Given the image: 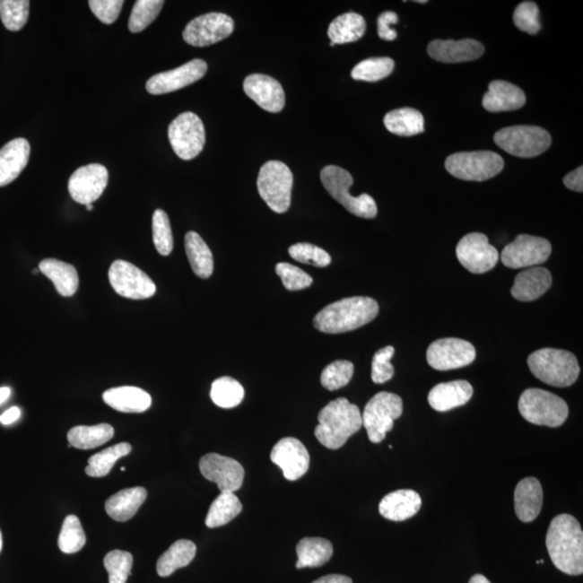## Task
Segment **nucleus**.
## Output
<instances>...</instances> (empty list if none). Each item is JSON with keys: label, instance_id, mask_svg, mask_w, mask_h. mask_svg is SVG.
Listing matches in <instances>:
<instances>
[{"label": "nucleus", "instance_id": "1", "mask_svg": "<svg viewBox=\"0 0 583 583\" xmlns=\"http://www.w3.org/2000/svg\"><path fill=\"white\" fill-rule=\"evenodd\" d=\"M551 561L567 575L583 572V533L579 522L570 514H560L551 522L545 539Z\"/></svg>", "mask_w": 583, "mask_h": 583}, {"label": "nucleus", "instance_id": "2", "mask_svg": "<svg viewBox=\"0 0 583 583\" xmlns=\"http://www.w3.org/2000/svg\"><path fill=\"white\" fill-rule=\"evenodd\" d=\"M379 312L378 301L363 296L343 299L318 312L314 326L326 334H341L357 330L372 322Z\"/></svg>", "mask_w": 583, "mask_h": 583}, {"label": "nucleus", "instance_id": "3", "mask_svg": "<svg viewBox=\"0 0 583 583\" xmlns=\"http://www.w3.org/2000/svg\"><path fill=\"white\" fill-rule=\"evenodd\" d=\"M318 421L319 425L315 429V436L323 447L330 449L343 448L362 427L361 412L346 397L328 403L320 411Z\"/></svg>", "mask_w": 583, "mask_h": 583}, {"label": "nucleus", "instance_id": "4", "mask_svg": "<svg viewBox=\"0 0 583 583\" xmlns=\"http://www.w3.org/2000/svg\"><path fill=\"white\" fill-rule=\"evenodd\" d=\"M527 364L535 378L559 388L575 384L580 374L575 354L566 350L539 349L528 357Z\"/></svg>", "mask_w": 583, "mask_h": 583}, {"label": "nucleus", "instance_id": "5", "mask_svg": "<svg viewBox=\"0 0 583 583\" xmlns=\"http://www.w3.org/2000/svg\"><path fill=\"white\" fill-rule=\"evenodd\" d=\"M518 411L533 425L556 428L569 417V405L561 397L538 388L525 390L518 400Z\"/></svg>", "mask_w": 583, "mask_h": 583}, {"label": "nucleus", "instance_id": "6", "mask_svg": "<svg viewBox=\"0 0 583 583\" xmlns=\"http://www.w3.org/2000/svg\"><path fill=\"white\" fill-rule=\"evenodd\" d=\"M321 182L326 192L350 213L362 219H374L378 215V205L370 195L363 194L359 197L350 195L349 189L352 187L353 178L346 170L327 166L321 171Z\"/></svg>", "mask_w": 583, "mask_h": 583}, {"label": "nucleus", "instance_id": "7", "mask_svg": "<svg viewBox=\"0 0 583 583\" xmlns=\"http://www.w3.org/2000/svg\"><path fill=\"white\" fill-rule=\"evenodd\" d=\"M293 188V174L285 163L272 161L264 164L257 178L262 199L275 213L289 210Z\"/></svg>", "mask_w": 583, "mask_h": 583}, {"label": "nucleus", "instance_id": "8", "mask_svg": "<svg viewBox=\"0 0 583 583\" xmlns=\"http://www.w3.org/2000/svg\"><path fill=\"white\" fill-rule=\"evenodd\" d=\"M505 162L494 152H457L448 157L445 168L453 177L464 181L483 182L502 171Z\"/></svg>", "mask_w": 583, "mask_h": 583}, {"label": "nucleus", "instance_id": "9", "mask_svg": "<svg viewBox=\"0 0 583 583\" xmlns=\"http://www.w3.org/2000/svg\"><path fill=\"white\" fill-rule=\"evenodd\" d=\"M497 146L510 155L534 158L542 155L553 143L548 131L535 126H514L496 132Z\"/></svg>", "mask_w": 583, "mask_h": 583}, {"label": "nucleus", "instance_id": "10", "mask_svg": "<svg viewBox=\"0 0 583 583\" xmlns=\"http://www.w3.org/2000/svg\"><path fill=\"white\" fill-rule=\"evenodd\" d=\"M402 413L403 401L399 396L385 391L375 395L368 402L362 414V426L367 429L370 441L383 442Z\"/></svg>", "mask_w": 583, "mask_h": 583}, {"label": "nucleus", "instance_id": "11", "mask_svg": "<svg viewBox=\"0 0 583 583\" xmlns=\"http://www.w3.org/2000/svg\"><path fill=\"white\" fill-rule=\"evenodd\" d=\"M168 135L174 152L183 161L197 157L205 144L204 123L192 111L178 116L169 126Z\"/></svg>", "mask_w": 583, "mask_h": 583}, {"label": "nucleus", "instance_id": "12", "mask_svg": "<svg viewBox=\"0 0 583 583\" xmlns=\"http://www.w3.org/2000/svg\"><path fill=\"white\" fill-rule=\"evenodd\" d=\"M109 278L116 293L126 299L146 300L156 293L155 283L143 270L121 259L111 264Z\"/></svg>", "mask_w": 583, "mask_h": 583}, {"label": "nucleus", "instance_id": "13", "mask_svg": "<svg viewBox=\"0 0 583 583\" xmlns=\"http://www.w3.org/2000/svg\"><path fill=\"white\" fill-rule=\"evenodd\" d=\"M235 22L225 13H211L190 21L183 31V39L194 47L217 44L232 34Z\"/></svg>", "mask_w": 583, "mask_h": 583}, {"label": "nucleus", "instance_id": "14", "mask_svg": "<svg viewBox=\"0 0 583 583\" xmlns=\"http://www.w3.org/2000/svg\"><path fill=\"white\" fill-rule=\"evenodd\" d=\"M456 256L470 273L480 274L490 272L500 261V253L490 245L484 233L473 232L458 242Z\"/></svg>", "mask_w": 583, "mask_h": 583}, {"label": "nucleus", "instance_id": "15", "mask_svg": "<svg viewBox=\"0 0 583 583\" xmlns=\"http://www.w3.org/2000/svg\"><path fill=\"white\" fill-rule=\"evenodd\" d=\"M476 358L473 344L459 338H442L433 342L427 350V361L437 370L468 367Z\"/></svg>", "mask_w": 583, "mask_h": 583}, {"label": "nucleus", "instance_id": "16", "mask_svg": "<svg viewBox=\"0 0 583 583\" xmlns=\"http://www.w3.org/2000/svg\"><path fill=\"white\" fill-rule=\"evenodd\" d=\"M553 251L551 243L544 238L519 235L501 252V262L508 268L519 269L544 264Z\"/></svg>", "mask_w": 583, "mask_h": 583}, {"label": "nucleus", "instance_id": "17", "mask_svg": "<svg viewBox=\"0 0 583 583\" xmlns=\"http://www.w3.org/2000/svg\"><path fill=\"white\" fill-rule=\"evenodd\" d=\"M199 469L206 480L219 486L221 492L240 490L245 480V469L240 463L226 456L211 453L200 459Z\"/></svg>", "mask_w": 583, "mask_h": 583}, {"label": "nucleus", "instance_id": "18", "mask_svg": "<svg viewBox=\"0 0 583 583\" xmlns=\"http://www.w3.org/2000/svg\"><path fill=\"white\" fill-rule=\"evenodd\" d=\"M109 184V171L102 164L91 163L76 170L68 181V192L77 204H92Z\"/></svg>", "mask_w": 583, "mask_h": 583}, {"label": "nucleus", "instance_id": "19", "mask_svg": "<svg viewBox=\"0 0 583 583\" xmlns=\"http://www.w3.org/2000/svg\"><path fill=\"white\" fill-rule=\"evenodd\" d=\"M206 71H208V65L201 58H195L175 70L159 73L148 79L147 92L161 95L178 91L179 89L188 87L200 81L204 77Z\"/></svg>", "mask_w": 583, "mask_h": 583}, {"label": "nucleus", "instance_id": "20", "mask_svg": "<svg viewBox=\"0 0 583 583\" xmlns=\"http://www.w3.org/2000/svg\"><path fill=\"white\" fill-rule=\"evenodd\" d=\"M274 465L283 471L288 481H298L309 469L310 456L305 445L295 438H284L274 445L270 454Z\"/></svg>", "mask_w": 583, "mask_h": 583}, {"label": "nucleus", "instance_id": "21", "mask_svg": "<svg viewBox=\"0 0 583 583\" xmlns=\"http://www.w3.org/2000/svg\"><path fill=\"white\" fill-rule=\"evenodd\" d=\"M243 90L259 108L269 113H279L284 109V90L273 77L263 74H253L245 79Z\"/></svg>", "mask_w": 583, "mask_h": 583}, {"label": "nucleus", "instance_id": "22", "mask_svg": "<svg viewBox=\"0 0 583 583\" xmlns=\"http://www.w3.org/2000/svg\"><path fill=\"white\" fill-rule=\"evenodd\" d=\"M485 51V48L478 40L463 39L455 41L433 40L428 45V53L433 60L441 63H463L478 60Z\"/></svg>", "mask_w": 583, "mask_h": 583}, {"label": "nucleus", "instance_id": "23", "mask_svg": "<svg viewBox=\"0 0 583 583\" xmlns=\"http://www.w3.org/2000/svg\"><path fill=\"white\" fill-rule=\"evenodd\" d=\"M30 155V143L23 137L10 141L0 150V187L18 178L28 166Z\"/></svg>", "mask_w": 583, "mask_h": 583}, {"label": "nucleus", "instance_id": "24", "mask_svg": "<svg viewBox=\"0 0 583 583\" xmlns=\"http://www.w3.org/2000/svg\"><path fill=\"white\" fill-rule=\"evenodd\" d=\"M474 396V388L466 380H454L434 386L429 392V405L438 412H448L466 405Z\"/></svg>", "mask_w": 583, "mask_h": 583}, {"label": "nucleus", "instance_id": "25", "mask_svg": "<svg viewBox=\"0 0 583 583\" xmlns=\"http://www.w3.org/2000/svg\"><path fill=\"white\" fill-rule=\"evenodd\" d=\"M544 492L536 478L519 481L514 492V507L518 519L524 523L533 522L542 512Z\"/></svg>", "mask_w": 583, "mask_h": 583}, {"label": "nucleus", "instance_id": "26", "mask_svg": "<svg viewBox=\"0 0 583 583\" xmlns=\"http://www.w3.org/2000/svg\"><path fill=\"white\" fill-rule=\"evenodd\" d=\"M553 285V275L544 267H532L519 273L511 289L514 299L519 301L536 300Z\"/></svg>", "mask_w": 583, "mask_h": 583}, {"label": "nucleus", "instance_id": "27", "mask_svg": "<svg viewBox=\"0 0 583 583\" xmlns=\"http://www.w3.org/2000/svg\"><path fill=\"white\" fill-rule=\"evenodd\" d=\"M526 103V97L522 89L505 81H494L490 83L482 100V105L491 113L510 111L522 109Z\"/></svg>", "mask_w": 583, "mask_h": 583}, {"label": "nucleus", "instance_id": "28", "mask_svg": "<svg viewBox=\"0 0 583 583\" xmlns=\"http://www.w3.org/2000/svg\"><path fill=\"white\" fill-rule=\"evenodd\" d=\"M422 497L412 490H399L386 495L379 503V513L389 521L402 522L421 510Z\"/></svg>", "mask_w": 583, "mask_h": 583}, {"label": "nucleus", "instance_id": "29", "mask_svg": "<svg viewBox=\"0 0 583 583\" xmlns=\"http://www.w3.org/2000/svg\"><path fill=\"white\" fill-rule=\"evenodd\" d=\"M103 400L111 408L121 413H144L152 406V396L137 387H117L105 391Z\"/></svg>", "mask_w": 583, "mask_h": 583}, {"label": "nucleus", "instance_id": "30", "mask_svg": "<svg viewBox=\"0 0 583 583\" xmlns=\"http://www.w3.org/2000/svg\"><path fill=\"white\" fill-rule=\"evenodd\" d=\"M147 491L144 487H132L117 492L105 503V510L117 522L129 521L145 502Z\"/></svg>", "mask_w": 583, "mask_h": 583}, {"label": "nucleus", "instance_id": "31", "mask_svg": "<svg viewBox=\"0 0 583 583\" xmlns=\"http://www.w3.org/2000/svg\"><path fill=\"white\" fill-rule=\"evenodd\" d=\"M39 270L52 281L58 294L65 298H71L76 294L79 277L73 265L55 258H47L39 264Z\"/></svg>", "mask_w": 583, "mask_h": 583}, {"label": "nucleus", "instance_id": "32", "mask_svg": "<svg viewBox=\"0 0 583 583\" xmlns=\"http://www.w3.org/2000/svg\"><path fill=\"white\" fill-rule=\"evenodd\" d=\"M185 251L195 274L203 279L210 278L214 269L213 256L199 233L195 231L187 233Z\"/></svg>", "mask_w": 583, "mask_h": 583}, {"label": "nucleus", "instance_id": "33", "mask_svg": "<svg viewBox=\"0 0 583 583\" xmlns=\"http://www.w3.org/2000/svg\"><path fill=\"white\" fill-rule=\"evenodd\" d=\"M367 30L362 15L348 13L339 15L328 26L327 35L334 45L349 44L361 39Z\"/></svg>", "mask_w": 583, "mask_h": 583}, {"label": "nucleus", "instance_id": "34", "mask_svg": "<svg viewBox=\"0 0 583 583\" xmlns=\"http://www.w3.org/2000/svg\"><path fill=\"white\" fill-rule=\"evenodd\" d=\"M197 547L190 540H178L157 561V572L161 577H169L175 570L187 567L195 559Z\"/></svg>", "mask_w": 583, "mask_h": 583}, {"label": "nucleus", "instance_id": "35", "mask_svg": "<svg viewBox=\"0 0 583 583\" xmlns=\"http://www.w3.org/2000/svg\"><path fill=\"white\" fill-rule=\"evenodd\" d=\"M384 124L391 134L400 136H413L425 131V119L421 111L405 108L390 111L384 118Z\"/></svg>", "mask_w": 583, "mask_h": 583}, {"label": "nucleus", "instance_id": "36", "mask_svg": "<svg viewBox=\"0 0 583 583\" xmlns=\"http://www.w3.org/2000/svg\"><path fill=\"white\" fill-rule=\"evenodd\" d=\"M299 561L296 569H314L327 563L333 555V545L328 540L319 537L301 539L296 547Z\"/></svg>", "mask_w": 583, "mask_h": 583}, {"label": "nucleus", "instance_id": "37", "mask_svg": "<svg viewBox=\"0 0 583 583\" xmlns=\"http://www.w3.org/2000/svg\"><path fill=\"white\" fill-rule=\"evenodd\" d=\"M114 428L109 423L97 426H77L67 433V439L72 448L78 449H93L108 443L114 437Z\"/></svg>", "mask_w": 583, "mask_h": 583}, {"label": "nucleus", "instance_id": "38", "mask_svg": "<svg viewBox=\"0 0 583 583\" xmlns=\"http://www.w3.org/2000/svg\"><path fill=\"white\" fill-rule=\"evenodd\" d=\"M242 512V503L233 492H221L209 509L205 518V525L209 528L224 526L239 516Z\"/></svg>", "mask_w": 583, "mask_h": 583}, {"label": "nucleus", "instance_id": "39", "mask_svg": "<svg viewBox=\"0 0 583 583\" xmlns=\"http://www.w3.org/2000/svg\"><path fill=\"white\" fill-rule=\"evenodd\" d=\"M131 450L129 443H119L91 456L88 461L86 474L91 478H103L110 473L117 460L126 457Z\"/></svg>", "mask_w": 583, "mask_h": 583}, {"label": "nucleus", "instance_id": "40", "mask_svg": "<svg viewBox=\"0 0 583 583\" xmlns=\"http://www.w3.org/2000/svg\"><path fill=\"white\" fill-rule=\"evenodd\" d=\"M245 397V389L236 379L221 378L212 384L211 399L217 406L232 408L240 405Z\"/></svg>", "mask_w": 583, "mask_h": 583}, {"label": "nucleus", "instance_id": "41", "mask_svg": "<svg viewBox=\"0 0 583 583\" xmlns=\"http://www.w3.org/2000/svg\"><path fill=\"white\" fill-rule=\"evenodd\" d=\"M395 62L389 57H373L360 62L352 72L354 81L375 83L394 72Z\"/></svg>", "mask_w": 583, "mask_h": 583}, {"label": "nucleus", "instance_id": "42", "mask_svg": "<svg viewBox=\"0 0 583 583\" xmlns=\"http://www.w3.org/2000/svg\"><path fill=\"white\" fill-rule=\"evenodd\" d=\"M57 544L62 553L66 554L77 553L84 547L86 535H84L83 525L76 516L65 518Z\"/></svg>", "mask_w": 583, "mask_h": 583}, {"label": "nucleus", "instance_id": "43", "mask_svg": "<svg viewBox=\"0 0 583 583\" xmlns=\"http://www.w3.org/2000/svg\"><path fill=\"white\" fill-rule=\"evenodd\" d=\"M163 4L162 0H137L128 23L131 33H141L147 29L161 13Z\"/></svg>", "mask_w": 583, "mask_h": 583}, {"label": "nucleus", "instance_id": "44", "mask_svg": "<svg viewBox=\"0 0 583 583\" xmlns=\"http://www.w3.org/2000/svg\"><path fill=\"white\" fill-rule=\"evenodd\" d=\"M28 0H0V19L8 30L18 31L24 28L30 15Z\"/></svg>", "mask_w": 583, "mask_h": 583}, {"label": "nucleus", "instance_id": "45", "mask_svg": "<svg viewBox=\"0 0 583 583\" xmlns=\"http://www.w3.org/2000/svg\"><path fill=\"white\" fill-rule=\"evenodd\" d=\"M134 556L126 551L114 550L106 554L104 566L109 572V583H126L131 576Z\"/></svg>", "mask_w": 583, "mask_h": 583}, {"label": "nucleus", "instance_id": "46", "mask_svg": "<svg viewBox=\"0 0 583 583\" xmlns=\"http://www.w3.org/2000/svg\"><path fill=\"white\" fill-rule=\"evenodd\" d=\"M354 373L353 364L347 360L328 364L321 374V384L326 389L334 391L347 386L352 379Z\"/></svg>", "mask_w": 583, "mask_h": 583}, {"label": "nucleus", "instance_id": "47", "mask_svg": "<svg viewBox=\"0 0 583 583\" xmlns=\"http://www.w3.org/2000/svg\"><path fill=\"white\" fill-rule=\"evenodd\" d=\"M152 239L157 251L162 257H168L173 250V235L169 216L163 210L158 209L152 215Z\"/></svg>", "mask_w": 583, "mask_h": 583}, {"label": "nucleus", "instance_id": "48", "mask_svg": "<svg viewBox=\"0 0 583 583\" xmlns=\"http://www.w3.org/2000/svg\"><path fill=\"white\" fill-rule=\"evenodd\" d=\"M289 253L295 261L316 267H326L332 262L330 254L310 243H296L289 248Z\"/></svg>", "mask_w": 583, "mask_h": 583}, {"label": "nucleus", "instance_id": "49", "mask_svg": "<svg viewBox=\"0 0 583 583\" xmlns=\"http://www.w3.org/2000/svg\"><path fill=\"white\" fill-rule=\"evenodd\" d=\"M514 24L524 33L535 35L542 30L539 21V8L533 2H524L518 4L513 14Z\"/></svg>", "mask_w": 583, "mask_h": 583}, {"label": "nucleus", "instance_id": "50", "mask_svg": "<svg viewBox=\"0 0 583 583\" xmlns=\"http://www.w3.org/2000/svg\"><path fill=\"white\" fill-rule=\"evenodd\" d=\"M275 273L283 280V286L288 291H300L314 283L310 275L299 267L289 263H279L275 266Z\"/></svg>", "mask_w": 583, "mask_h": 583}, {"label": "nucleus", "instance_id": "51", "mask_svg": "<svg viewBox=\"0 0 583 583\" xmlns=\"http://www.w3.org/2000/svg\"><path fill=\"white\" fill-rule=\"evenodd\" d=\"M395 348L387 346L374 354L372 362V379L375 384H385L395 375L394 365L390 360L395 356Z\"/></svg>", "mask_w": 583, "mask_h": 583}, {"label": "nucleus", "instance_id": "52", "mask_svg": "<svg viewBox=\"0 0 583 583\" xmlns=\"http://www.w3.org/2000/svg\"><path fill=\"white\" fill-rule=\"evenodd\" d=\"M124 0H90L89 7L100 22L113 24L118 19Z\"/></svg>", "mask_w": 583, "mask_h": 583}, {"label": "nucleus", "instance_id": "53", "mask_svg": "<svg viewBox=\"0 0 583 583\" xmlns=\"http://www.w3.org/2000/svg\"><path fill=\"white\" fill-rule=\"evenodd\" d=\"M399 17L394 12H386L379 15L378 20L379 36L387 41L395 40L397 37L396 31L391 29L392 24H396Z\"/></svg>", "mask_w": 583, "mask_h": 583}, {"label": "nucleus", "instance_id": "54", "mask_svg": "<svg viewBox=\"0 0 583 583\" xmlns=\"http://www.w3.org/2000/svg\"><path fill=\"white\" fill-rule=\"evenodd\" d=\"M565 187L577 193L583 192V168L579 167L566 175L564 178Z\"/></svg>", "mask_w": 583, "mask_h": 583}, {"label": "nucleus", "instance_id": "55", "mask_svg": "<svg viewBox=\"0 0 583 583\" xmlns=\"http://www.w3.org/2000/svg\"><path fill=\"white\" fill-rule=\"evenodd\" d=\"M21 416V410L19 407L9 408L7 412H4L3 415H0V422L3 425H10L14 422H17Z\"/></svg>", "mask_w": 583, "mask_h": 583}, {"label": "nucleus", "instance_id": "56", "mask_svg": "<svg viewBox=\"0 0 583 583\" xmlns=\"http://www.w3.org/2000/svg\"><path fill=\"white\" fill-rule=\"evenodd\" d=\"M312 583H352V580L350 579V578L347 576L327 575L321 577L320 579H318Z\"/></svg>", "mask_w": 583, "mask_h": 583}, {"label": "nucleus", "instance_id": "57", "mask_svg": "<svg viewBox=\"0 0 583 583\" xmlns=\"http://www.w3.org/2000/svg\"><path fill=\"white\" fill-rule=\"evenodd\" d=\"M10 395H12V390H10L8 387H3V388H0V405L8 400Z\"/></svg>", "mask_w": 583, "mask_h": 583}, {"label": "nucleus", "instance_id": "58", "mask_svg": "<svg viewBox=\"0 0 583 583\" xmlns=\"http://www.w3.org/2000/svg\"><path fill=\"white\" fill-rule=\"evenodd\" d=\"M469 583H492L487 578L483 575H474L471 578Z\"/></svg>", "mask_w": 583, "mask_h": 583}, {"label": "nucleus", "instance_id": "59", "mask_svg": "<svg viewBox=\"0 0 583 583\" xmlns=\"http://www.w3.org/2000/svg\"><path fill=\"white\" fill-rule=\"evenodd\" d=\"M3 548V536H2V532H0V551H2Z\"/></svg>", "mask_w": 583, "mask_h": 583}, {"label": "nucleus", "instance_id": "60", "mask_svg": "<svg viewBox=\"0 0 583 583\" xmlns=\"http://www.w3.org/2000/svg\"><path fill=\"white\" fill-rule=\"evenodd\" d=\"M86 208H87L88 211H92L94 209V206H93V204H87Z\"/></svg>", "mask_w": 583, "mask_h": 583}, {"label": "nucleus", "instance_id": "61", "mask_svg": "<svg viewBox=\"0 0 583 583\" xmlns=\"http://www.w3.org/2000/svg\"><path fill=\"white\" fill-rule=\"evenodd\" d=\"M543 563H544V561H543V560H539V561H537V564H543Z\"/></svg>", "mask_w": 583, "mask_h": 583}]
</instances>
